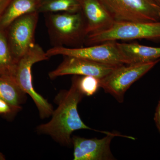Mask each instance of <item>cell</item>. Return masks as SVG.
I'll list each match as a JSON object with an SVG mask.
<instances>
[{
  "label": "cell",
  "instance_id": "cell-11",
  "mask_svg": "<svg viewBox=\"0 0 160 160\" xmlns=\"http://www.w3.org/2000/svg\"><path fill=\"white\" fill-rule=\"evenodd\" d=\"M81 4L86 21L87 36L107 30L115 22L100 0H81Z\"/></svg>",
  "mask_w": 160,
  "mask_h": 160
},
{
  "label": "cell",
  "instance_id": "cell-14",
  "mask_svg": "<svg viewBox=\"0 0 160 160\" xmlns=\"http://www.w3.org/2000/svg\"><path fill=\"white\" fill-rule=\"evenodd\" d=\"M26 93L20 88L12 77L0 76V98L9 105L22 109Z\"/></svg>",
  "mask_w": 160,
  "mask_h": 160
},
{
  "label": "cell",
  "instance_id": "cell-15",
  "mask_svg": "<svg viewBox=\"0 0 160 160\" xmlns=\"http://www.w3.org/2000/svg\"><path fill=\"white\" fill-rule=\"evenodd\" d=\"M17 62L12 53L6 30L0 29V76L13 77Z\"/></svg>",
  "mask_w": 160,
  "mask_h": 160
},
{
  "label": "cell",
  "instance_id": "cell-21",
  "mask_svg": "<svg viewBox=\"0 0 160 160\" xmlns=\"http://www.w3.org/2000/svg\"><path fill=\"white\" fill-rule=\"evenodd\" d=\"M5 157L1 152H0V160H5Z\"/></svg>",
  "mask_w": 160,
  "mask_h": 160
},
{
  "label": "cell",
  "instance_id": "cell-2",
  "mask_svg": "<svg viewBox=\"0 0 160 160\" xmlns=\"http://www.w3.org/2000/svg\"><path fill=\"white\" fill-rule=\"evenodd\" d=\"M46 20L53 47L77 46L84 43L86 21L82 10L78 12L47 13Z\"/></svg>",
  "mask_w": 160,
  "mask_h": 160
},
{
  "label": "cell",
  "instance_id": "cell-6",
  "mask_svg": "<svg viewBox=\"0 0 160 160\" xmlns=\"http://www.w3.org/2000/svg\"><path fill=\"white\" fill-rule=\"evenodd\" d=\"M160 60L147 62L134 63L118 66L100 80V87L113 97L118 102H124L127 90L146 74Z\"/></svg>",
  "mask_w": 160,
  "mask_h": 160
},
{
  "label": "cell",
  "instance_id": "cell-3",
  "mask_svg": "<svg viewBox=\"0 0 160 160\" xmlns=\"http://www.w3.org/2000/svg\"><path fill=\"white\" fill-rule=\"evenodd\" d=\"M46 52L37 44H33L18 61L15 70L14 79L26 94L31 97L38 110L41 118L49 117L53 112L51 104L48 102L33 88L32 67L35 63L49 58Z\"/></svg>",
  "mask_w": 160,
  "mask_h": 160
},
{
  "label": "cell",
  "instance_id": "cell-8",
  "mask_svg": "<svg viewBox=\"0 0 160 160\" xmlns=\"http://www.w3.org/2000/svg\"><path fill=\"white\" fill-rule=\"evenodd\" d=\"M38 18L37 12L24 15L15 20L6 29L9 47L17 62L35 44V31Z\"/></svg>",
  "mask_w": 160,
  "mask_h": 160
},
{
  "label": "cell",
  "instance_id": "cell-22",
  "mask_svg": "<svg viewBox=\"0 0 160 160\" xmlns=\"http://www.w3.org/2000/svg\"><path fill=\"white\" fill-rule=\"evenodd\" d=\"M155 1L158 3V4L160 6V0H155Z\"/></svg>",
  "mask_w": 160,
  "mask_h": 160
},
{
  "label": "cell",
  "instance_id": "cell-16",
  "mask_svg": "<svg viewBox=\"0 0 160 160\" xmlns=\"http://www.w3.org/2000/svg\"><path fill=\"white\" fill-rule=\"evenodd\" d=\"M81 10V0H45L41 2L38 12L74 13Z\"/></svg>",
  "mask_w": 160,
  "mask_h": 160
},
{
  "label": "cell",
  "instance_id": "cell-12",
  "mask_svg": "<svg viewBox=\"0 0 160 160\" xmlns=\"http://www.w3.org/2000/svg\"><path fill=\"white\" fill-rule=\"evenodd\" d=\"M117 45L129 64L160 60V47L143 46L137 43L117 42Z\"/></svg>",
  "mask_w": 160,
  "mask_h": 160
},
{
  "label": "cell",
  "instance_id": "cell-18",
  "mask_svg": "<svg viewBox=\"0 0 160 160\" xmlns=\"http://www.w3.org/2000/svg\"><path fill=\"white\" fill-rule=\"evenodd\" d=\"M21 109L11 106L9 103L0 98V115L6 118L11 117Z\"/></svg>",
  "mask_w": 160,
  "mask_h": 160
},
{
  "label": "cell",
  "instance_id": "cell-10",
  "mask_svg": "<svg viewBox=\"0 0 160 160\" xmlns=\"http://www.w3.org/2000/svg\"><path fill=\"white\" fill-rule=\"evenodd\" d=\"M117 67L118 66L96 62L82 58L64 56L62 62L56 69L49 72V76L50 78L54 79L68 75L91 76L101 80Z\"/></svg>",
  "mask_w": 160,
  "mask_h": 160
},
{
  "label": "cell",
  "instance_id": "cell-17",
  "mask_svg": "<svg viewBox=\"0 0 160 160\" xmlns=\"http://www.w3.org/2000/svg\"><path fill=\"white\" fill-rule=\"evenodd\" d=\"M79 88L84 95H93L100 87V79L91 76L78 77Z\"/></svg>",
  "mask_w": 160,
  "mask_h": 160
},
{
  "label": "cell",
  "instance_id": "cell-23",
  "mask_svg": "<svg viewBox=\"0 0 160 160\" xmlns=\"http://www.w3.org/2000/svg\"><path fill=\"white\" fill-rule=\"evenodd\" d=\"M40 1H43V0H40ZM44 1H45V0H44Z\"/></svg>",
  "mask_w": 160,
  "mask_h": 160
},
{
  "label": "cell",
  "instance_id": "cell-20",
  "mask_svg": "<svg viewBox=\"0 0 160 160\" xmlns=\"http://www.w3.org/2000/svg\"><path fill=\"white\" fill-rule=\"evenodd\" d=\"M12 0H0V16Z\"/></svg>",
  "mask_w": 160,
  "mask_h": 160
},
{
  "label": "cell",
  "instance_id": "cell-7",
  "mask_svg": "<svg viewBox=\"0 0 160 160\" xmlns=\"http://www.w3.org/2000/svg\"><path fill=\"white\" fill-rule=\"evenodd\" d=\"M46 52L49 58L62 55L82 58L96 62L113 66L129 64L118 47L116 41H108L84 48L53 47Z\"/></svg>",
  "mask_w": 160,
  "mask_h": 160
},
{
  "label": "cell",
  "instance_id": "cell-4",
  "mask_svg": "<svg viewBox=\"0 0 160 160\" xmlns=\"http://www.w3.org/2000/svg\"><path fill=\"white\" fill-rule=\"evenodd\" d=\"M142 39L160 40V22H116L107 30L88 35L84 43L90 46L108 41Z\"/></svg>",
  "mask_w": 160,
  "mask_h": 160
},
{
  "label": "cell",
  "instance_id": "cell-5",
  "mask_svg": "<svg viewBox=\"0 0 160 160\" xmlns=\"http://www.w3.org/2000/svg\"><path fill=\"white\" fill-rule=\"evenodd\" d=\"M116 22H160V6L155 0H100Z\"/></svg>",
  "mask_w": 160,
  "mask_h": 160
},
{
  "label": "cell",
  "instance_id": "cell-9",
  "mask_svg": "<svg viewBox=\"0 0 160 160\" xmlns=\"http://www.w3.org/2000/svg\"><path fill=\"white\" fill-rule=\"evenodd\" d=\"M126 138L135 140L132 137L121 135L117 132H109L101 139H87L77 136L72 138L73 146L74 160H113L115 158L112 153L110 144L115 137Z\"/></svg>",
  "mask_w": 160,
  "mask_h": 160
},
{
  "label": "cell",
  "instance_id": "cell-19",
  "mask_svg": "<svg viewBox=\"0 0 160 160\" xmlns=\"http://www.w3.org/2000/svg\"><path fill=\"white\" fill-rule=\"evenodd\" d=\"M154 120L157 128L160 133V99L156 109Z\"/></svg>",
  "mask_w": 160,
  "mask_h": 160
},
{
  "label": "cell",
  "instance_id": "cell-1",
  "mask_svg": "<svg viewBox=\"0 0 160 160\" xmlns=\"http://www.w3.org/2000/svg\"><path fill=\"white\" fill-rule=\"evenodd\" d=\"M78 77L72 78L69 90H62L55 98L58 108L53 110L51 119L41 124L36 128L38 134L50 136L54 141L63 146L72 144L71 135L76 130L88 129L108 134L107 131L95 130L87 126L82 121L78 110L79 103L84 95L79 88Z\"/></svg>",
  "mask_w": 160,
  "mask_h": 160
},
{
  "label": "cell",
  "instance_id": "cell-13",
  "mask_svg": "<svg viewBox=\"0 0 160 160\" xmlns=\"http://www.w3.org/2000/svg\"><path fill=\"white\" fill-rule=\"evenodd\" d=\"M40 0H12L0 16V29L6 30L18 18L37 12Z\"/></svg>",
  "mask_w": 160,
  "mask_h": 160
}]
</instances>
